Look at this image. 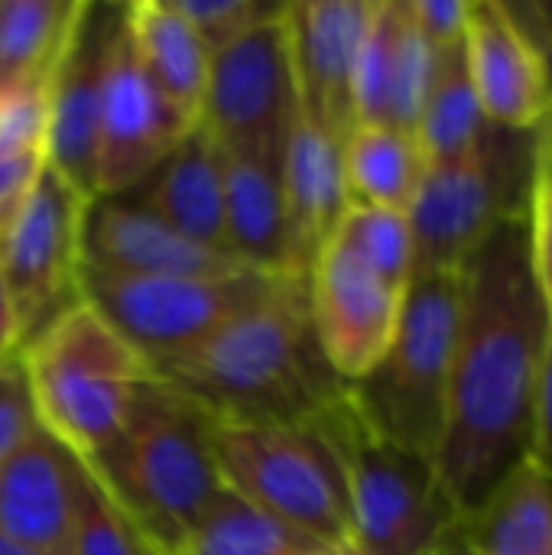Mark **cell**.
I'll return each instance as SVG.
<instances>
[{
  "label": "cell",
  "instance_id": "ba28073f",
  "mask_svg": "<svg viewBox=\"0 0 552 555\" xmlns=\"http://www.w3.org/2000/svg\"><path fill=\"white\" fill-rule=\"evenodd\" d=\"M534 185V130L495 127L472 153L429 163L407 208L413 276L459 273L508 221L527 218Z\"/></svg>",
  "mask_w": 552,
  "mask_h": 555
},
{
  "label": "cell",
  "instance_id": "ac0fdd59",
  "mask_svg": "<svg viewBox=\"0 0 552 555\" xmlns=\"http://www.w3.org/2000/svg\"><path fill=\"white\" fill-rule=\"evenodd\" d=\"M85 462L36 429L0 462V533L26 550L62 555L78 511Z\"/></svg>",
  "mask_w": 552,
  "mask_h": 555
},
{
  "label": "cell",
  "instance_id": "f546056e",
  "mask_svg": "<svg viewBox=\"0 0 552 555\" xmlns=\"http://www.w3.org/2000/svg\"><path fill=\"white\" fill-rule=\"evenodd\" d=\"M150 546L85 465L78 511L62 555H146Z\"/></svg>",
  "mask_w": 552,
  "mask_h": 555
},
{
  "label": "cell",
  "instance_id": "6da1fadb",
  "mask_svg": "<svg viewBox=\"0 0 552 555\" xmlns=\"http://www.w3.org/2000/svg\"><path fill=\"white\" fill-rule=\"evenodd\" d=\"M459 280V332L436 468L452 504L472 517L527 459L530 406L552 325L530 273L524 218L501 224L465 260Z\"/></svg>",
  "mask_w": 552,
  "mask_h": 555
},
{
  "label": "cell",
  "instance_id": "9a60e30c",
  "mask_svg": "<svg viewBox=\"0 0 552 555\" xmlns=\"http://www.w3.org/2000/svg\"><path fill=\"white\" fill-rule=\"evenodd\" d=\"M374 0L286 3L299 114L345 140L355 130V75Z\"/></svg>",
  "mask_w": 552,
  "mask_h": 555
},
{
  "label": "cell",
  "instance_id": "836d02e7",
  "mask_svg": "<svg viewBox=\"0 0 552 555\" xmlns=\"http://www.w3.org/2000/svg\"><path fill=\"white\" fill-rule=\"evenodd\" d=\"M407 13L436 52L452 49L465 39L468 0H407Z\"/></svg>",
  "mask_w": 552,
  "mask_h": 555
},
{
  "label": "cell",
  "instance_id": "7c38bea8",
  "mask_svg": "<svg viewBox=\"0 0 552 555\" xmlns=\"http://www.w3.org/2000/svg\"><path fill=\"white\" fill-rule=\"evenodd\" d=\"M189 130L192 127L176 117V111L163 101V94L140 68L124 29L120 7L98 111L94 198L133 192Z\"/></svg>",
  "mask_w": 552,
  "mask_h": 555
},
{
  "label": "cell",
  "instance_id": "83f0119b",
  "mask_svg": "<svg viewBox=\"0 0 552 555\" xmlns=\"http://www.w3.org/2000/svg\"><path fill=\"white\" fill-rule=\"evenodd\" d=\"M316 546L322 543L224 488L172 555H306Z\"/></svg>",
  "mask_w": 552,
  "mask_h": 555
},
{
  "label": "cell",
  "instance_id": "2e32d148",
  "mask_svg": "<svg viewBox=\"0 0 552 555\" xmlns=\"http://www.w3.org/2000/svg\"><path fill=\"white\" fill-rule=\"evenodd\" d=\"M465 62L485 117L508 130H537L552 104V65L514 7L468 0Z\"/></svg>",
  "mask_w": 552,
  "mask_h": 555
},
{
  "label": "cell",
  "instance_id": "4fadbf2b",
  "mask_svg": "<svg viewBox=\"0 0 552 555\" xmlns=\"http://www.w3.org/2000/svg\"><path fill=\"white\" fill-rule=\"evenodd\" d=\"M306 293L312 328L329 367L345 384L364 380L397 335L407 289L384 283L329 241L306 273Z\"/></svg>",
  "mask_w": 552,
  "mask_h": 555
},
{
  "label": "cell",
  "instance_id": "484cf974",
  "mask_svg": "<svg viewBox=\"0 0 552 555\" xmlns=\"http://www.w3.org/2000/svg\"><path fill=\"white\" fill-rule=\"evenodd\" d=\"M342 156L351 205H374L390 211L410 208L429 166L416 133L387 124H358L345 137Z\"/></svg>",
  "mask_w": 552,
  "mask_h": 555
},
{
  "label": "cell",
  "instance_id": "d590c367",
  "mask_svg": "<svg viewBox=\"0 0 552 555\" xmlns=\"http://www.w3.org/2000/svg\"><path fill=\"white\" fill-rule=\"evenodd\" d=\"M534 176L552 192V104L534 130Z\"/></svg>",
  "mask_w": 552,
  "mask_h": 555
},
{
  "label": "cell",
  "instance_id": "d6a6232c",
  "mask_svg": "<svg viewBox=\"0 0 552 555\" xmlns=\"http://www.w3.org/2000/svg\"><path fill=\"white\" fill-rule=\"evenodd\" d=\"M527 257L537 293L543 299L547 319L552 325V192L534 176L530 198H527Z\"/></svg>",
  "mask_w": 552,
  "mask_h": 555
},
{
  "label": "cell",
  "instance_id": "277c9868",
  "mask_svg": "<svg viewBox=\"0 0 552 555\" xmlns=\"http://www.w3.org/2000/svg\"><path fill=\"white\" fill-rule=\"evenodd\" d=\"M39 426L85 465L130 420L150 361L81 296L20 348Z\"/></svg>",
  "mask_w": 552,
  "mask_h": 555
},
{
  "label": "cell",
  "instance_id": "cb8c5ba5",
  "mask_svg": "<svg viewBox=\"0 0 552 555\" xmlns=\"http://www.w3.org/2000/svg\"><path fill=\"white\" fill-rule=\"evenodd\" d=\"M85 0H0V101L46 91Z\"/></svg>",
  "mask_w": 552,
  "mask_h": 555
},
{
  "label": "cell",
  "instance_id": "30bf717a",
  "mask_svg": "<svg viewBox=\"0 0 552 555\" xmlns=\"http://www.w3.org/2000/svg\"><path fill=\"white\" fill-rule=\"evenodd\" d=\"M299 117L286 3L211 55L202 127L221 150L280 156Z\"/></svg>",
  "mask_w": 552,
  "mask_h": 555
},
{
  "label": "cell",
  "instance_id": "f1b7e54d",
  "mask_svg": "<svg viewBox=\"0 0 552 555\" xmlns=\"http://www.w3.org/2000/svg\"><path fill=\"white\" fill-rule=\"evenodd\" d=\"M384 283L407 289L413 280V231L407 211L351 205L329 237Z\"/></svg>",
  "mask_w": 552,
  "mask_h": 555
},
{
  "label": "cell",
  "instance_id": "8d00e7d4",
  "mask_svg": "<svg viewBox=\"0 0 552 555\" xmlns=\"http://www.w3.org/2000/svg\"><path fill=\"white\" fill-rule=\"evenodd\" d=\"M23 348V335H20V322H16V312H13V299L7 293V283H3V273H0V358L13 354Z\"/></svg>",
  "mask_w": 552,
  "mask_h": 555
},
{
  "label": "cell",
  "instance_id": "7a4b0ae2",
  "mask_svg": "<svg viewBox=\"0 0 552 555\" xmlns=\"http://www.w3.org/2000/svg\"><path fill=\"white\" fill-rule=\"evenodd\" d=\"M153 374L224 423H309L348 390L319 348L306 276L156 361Z\"/></svg>",
  "mask_w": 552,
  "mask_h": 555
},
{
  "label": "cell",
  "instance_id": "7402d4cb",
  "mask_svg": "<svg viewBox=\"0 0 552 555\" xmlns=\"http://www.w3.org/2000/svg\"><path fill=\"white\" fill-rule=\"evenodd\" d=\"M342 146L345 140L299 114L280 150V179L293 231L309 267L335 234L342 215L351 208Z\"/></svg>",
  "mask_w": 552,
  "mask_h": 555
},
{
  "label": "cell",
  "instance_id": "60d3db41",
  "mask_svg": "<svg viewBox=\"0 0 552 555\" xmlns=\"http://www.w3.org/2000/svg\"><path fill=\"white\" fill-rule=\"evenodd\" d=\"M146 555H169V553H159V550H150V553Z\"/></svg>",
  "mask_w": 552,
  "mask_h": 555
},
{
  "label": "cell",
  "instance_id": "3957f363",
  "mask_svg": "<svg viewBox=\"0 0 552 555\" xmlns=\"http://www.w3.org/2000/svg\"><path fill=\"white\" fill-rule=\"evenodd\" d=\"M88 468L146 546L169 555L224 491L215 416L156 374L117 439Z\"/></svg>",
  "mask_w": 552,
  "mask_h": 555
},
{
  "label": "cell",
  "instance_id": "4dcf8cb0",
  "mask_svg": "<svg viewBox=\"0 0 552 555\" xmlns=\"http://www.w3.org/2000/svg\"><path fill=\"white\" fill-rule=\"evenodd\" d=\"M172 7L185 16V23L198 33V39L215 55L267 16H273L283 3L267 0H172Z\"/></svg>",
  "mask_w": 552,
  "mask_h": 555
},
{
  "label": "cell",
  "instance_id": "603a6c76",
  "mask_svg": "<svg viewBox=\"0 0 552 555\" xmlns=\"http://www.w3.org/2000/svg\"><path fill=\"white\" fill-rule=\"evenodd\" d=\"M124 29L140 68L163 101L185 127H198L211 72V52L198 33L185 23L172 0L124 3Z\"/></svg>",
  "mask_w": 552,
  "mask_h": 555
},
{
  "label": "cell",
  "instance_id": "1f68e13d",
  "mask_svg": "<svg viewBox=\"0 0 552 555\" xmlns=\"http://www.w3.org/2000/svg\"><path fill=\"white\" fill-rule=\"evenodd\" d=\"M39 426L20 351L0 358V462H7Z\"/></svg>",
  "mask_w": 552,
  "mask_h": 555
},
{
  "label": "cell",
  "instance_id": "d4e9b609",
  "mask_svg": "<svg viewBox=\"0 0 552 555\" xmlns=\"http://www.w3.org/2000/svg\"><path fill=\"white\" fill-rule=\"evenodd\" d=\"M462 540L475 555H552V481L524 459L465 517Z\"/></svg>",
  "mask_w": 552,
  "mask_h": 555
},
{
  "label": "cell",
  "instance_id": "f35d334b",
  "mask_svg": "<svg viewBox=\"0 0 552 555\" xmlns=\"http://www.w3.org/2000/svg\"><path fill=\"white\" fill-rule=\"evenodd\" d=\"M0 555H42V553H36V550H26V546H20V543L7 540V537L0 533Z\"/></svg>",
  "mask_w": 552,
  "mask_h": 555
},
{
  "label": "cell",
  "instance_id": "e0dca14e",
  "mask_svg": "<svg viewBox=\"0 0 552 555\" xmlns=\"http://www.w3.org/2000/svg\"><path fill=\"white\" fill-rule=\"evenodd\" d=\"M81 267L130 276H228L247 270L234 254L179 234L127 195L88 202Z\"/></svg>",
  "mask_w": 552,
  "mask_h": 555
},
{
  "label": "cell",
  "instance_id": "44dd1931",
  "mask_svg": "<svg viewBox=\"0 0 552 555\" xmlns=\"http://www.w3.org/2000/svg\"><path fill=\"white\" fill-rule=\"evenodd\" d=\"M127 198L163 218L179 234L228 250L224 247V153L202 124L192 127L172 146V153L150 172V179L140 182L133 192H127Z\"/></svg>",
  "mask_w": 552,
  "mask_h": 555
},
{
  "label": "cell",
  "instance_id": "ffe728a7",
  "mask_svg": "<svg viewBox=\"0 0 552 555\" xmlns=\"http://www.w3.org/2000/svg\"><path fill=\"white\" fill-rule=\"evenodd\" d=\"M224 153V247L257 273L306 276L309 263L299 250L283 179L280 156Z\"/></svg>",
  "mask_w": 552,
  "mask_h": 555
},
{
  "label": "cell",
  "instance_id": "5b68a950",
  "mask_svg": "<svg viewBox=\"0 0 552 555\" xmlns=\"http://www.w3.org/2000/svg\"><path fill=\"white\" fill-rule=\"evenodd\" d=\"M338 442L351 543L364 555H446L462 537L465 517L452 504L436 459L381 436L358 413L351 390L325 410Z\"/></svg>",
  "mask_w": 552,
  "mask_h": 555
},
{
  "label": "cell",
  "instance_id": "52a82bcc",
  "mask_svg": "<svg viewBox=\"0 0 552 555\" xmlns=\"http://www.w3.org/2000/svg\"><path fill=\"white\" fill-rule=\"evenodd\" d=\"M459 302V273L413 276L387 354L364 380L348 384L368 426L429 459H436L446 429Z\"/></svg>",
  "mask_w": 552,
  "mask_h": 555
},
{
  "label": "cell",
  "instance_id": "ab89813d",
  "mask_svg": "<svg viewBox=\"0 0 552 555\" xmlns=\"http://www.w3.org/2000/svg\"><path fill=\"white\" fill-rule=\"evenodd\" d=\"M446 555H475V553H472V550L465 546V540L459 537V543H455V546H452V550H449V553H446Z\"/></svg>",
  "mask_w": 552,
  "mask_h": 555
},
{
  "label": "cell",
  "instance_id": "e575fe53",
  "mask_svg": "<svg viewBox=\"0 0 552 555\" xmlns=\"http://www.w3.org/2000/svg\"><path fill=\"white\" fill-rule=\"evenodd\" d=\"M527 462L552 481V332L543 351L534 406H530V439H527Z\"/></svg>",
  "mask_w": 552,
  "mask_h": 555
},
{
  "label": "cell",
  "instance_id": "8992f818",
  "mask_svg": "<svg viewBox=\"0 0 552 555\" xmlns=\"http://www.w3.org/2000/svg\"><path fill=\"white\" fill-rule=\"evenodd\" d=\"M221 485L319 543L351 540L348 481L325 413L309 423L215 420Z\"/></svg>",
  "mask_w": 552,
  "mask_h": 555
},
{
  "label": "cell",
  "instance_id": "d6986e66",
  "mask_svg": "<svg viewBox=\"0 0 552 555\" xmlns=\"http://www.w3.org/2000/svg\"><path fill=\"white\" fill-rule=\"evenodd\" d=\"M436 72V49L420 36L407 0H374L355 75V127L387 124L416 133Z\"/></svg>",
  "mask_w": 552,
  "mask_h": 555
},
{
  "label": "cell",
  "instance_id": "74e56055",
  "mask_svg": "<svg viewBox=\"0 0 552 555\" xmlns=\"http://www.w3.org/2000/svg\"><path fill=\"white\" fill-rule=\"evenodd\" d=\"M306 555H364L351 540H345V543H322V546H316L312 553Z\"/></svg>",
  "mask_w": 552,
  "mask_h": 555
},
{
  "label": "cell",
  "instance_id": "8fae6325",
  "mask_svg": "<svg viewBox=\"0 0 552 555\" xmlns=\"http://www.w3.org/2000/svg\"><path fill=\"white\" fill-rule=\"evenodd\" d=\"M81 198L49 163L0 234V273L13 299L23 345L78 299Z\"/></svg>",
  "mask_w": 552,
  "mask_h": 555
},
{
  "label": "cell",
  "instance_id": "5bb4252c",
  "mask_svg": "<svg viewBox=\"0 0 552 555\" xmlns=\"http://www.w3.org/2000/svg\"><path fill=\"white\" fill-rule=\"evenodd\" d=\"M120 7L81 3L72 39L46 85V163L81 195L94 198V146L101 88Z\"/></svg>",
  "mask_w": 552,
  "mask_h": 555
},
{
  "label": "cell",
  "instance_id": "4316f807",
  "mask_svg": "<svg viewBox=\"0 0 552 555\" xmlns=\"http://www.w3.org/2000/svg\"><path fill=\"white\" fill-rule=\"evenodd\" d=\"M495 124L485 117L468 62L465 46L439 49L436 52V72L423 101V114L416 124V140L426 153V163H449L465 153H472Z\"/></svg>",
  "mask_w": 552,
  "mask_h": 555
},
{
  "label": "cell",
  "instance_id": "9c48e42d",
  "mask_svg": "<svg viewBox=\"0 0 552 555\" xmlns=\"http://www.w3.org/2000/svg\"><path fill=\"white\" fill-rule=\"evenodd\" d=\"M293 276L241 270L228 276H130L81 267L78 296L91 302L146 361H166L277 293Z\"/></svg>",
  "mask_w": 552,
  "mask_h": 555
}]
</instances>
